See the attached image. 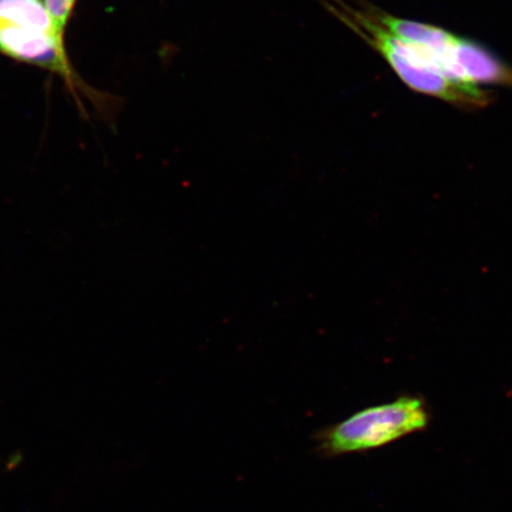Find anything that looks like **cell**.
I'll use <instances>...</instances> for the list:
<instances>
[{"label":"cell","instance_id":"obj_2","mask_svg":"<svg viewBox=\"0 0 512 512\" xmlns=\"http://www.w3.org/2000/svg\"><path fill=\"white\" fill-rule=\"evenodd\" d=\"M430 414L424 400L403 396L384 405L362 409L317 435V446L325 457L344 456L386 446L424 430Z\"/></svg>","mask_w":512,"mask_h":512},{"label":"cell","instance_id":"obj_3","mask_svg":"<svg viewBox=\"0 0 512 512\" xmlns=\"http://www.w3.org/2000/svg\"><path fill=\"white\" fill-rule=\"evenodd\" d=\"M427 59L447 79L479 86L512 88V67L490 50L447 31L441 41L425 51Z\"/></svg>","mask_w":512,"mask_h":512},{"label":"cell","instance_id":"obj_1","mask_svg":"<svg viewBox=\"0 0 512 512\" xmlns=\"http://www.w3.org/2000/svg\"><path fill=\"white\" fill-rule=\"evenodd\" d=\"M332 16L377 51L413 91L462 110H480L494 100L476 85L447 79L412 43L401 40L377 21L367 0H317Z\"/></svg>","mask_w":512,"mask_h":512},{"label":"cell","instance_id":"obj_5","mask_svg":"<svg viewBox=\"0 0 512 512\" xmlns=\"http://www.w3.org/2000/svg\"><path fill=\"white\" fill-rule=\"evenodd\" d=\"M0 19L43 32L64 46L43 0H0Z\"/></svg>","mask_w":512,"mask_h":512},{"label":"cell","instance_id":"obj_4","mask_svg":"<svg viewBox=\"0 0 512 512\" xmlns=\"http://www.w3.org/2000/svg\"><path fill=\"white\" fill-rule=\"evenodd\" d=\"M0 53L70 75L66 49L43 32L0 19Z\"/></svg>","mask_w":512,"mask_h":512},{"label":"cell","instance_id":"obj_6","mask_svg":"<svg viewBox=\"0 0 512 512\" xmlns=\"http://www.w3.org/2000/svg\"><path fill=\"white\" fill-rule=\"evenodd\" d=\"M76 0H44L49 15L53 18V22L60 34H64V29L68 23L70 14L74 9Z\"/></svg>","mask_w":512,"mask_h":512}]
</instances>
